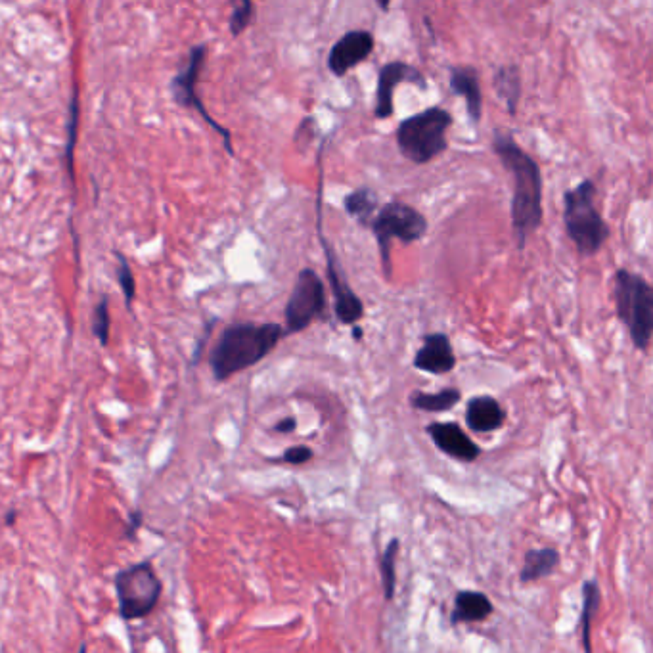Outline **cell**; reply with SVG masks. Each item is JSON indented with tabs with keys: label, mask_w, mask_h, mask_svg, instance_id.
Returning a JSON list of instances; mask_svg holds the SVG:
<instances>
[{
	"label": "cell",
	"mask_w": 653,
	"mask_h": 653,
	"mask_svg": "<svg viewBox=\"0 0 653 653\" xmlns=\"http://www.w3.org/2000/svg\"><path fill=\"white\" fill-rule=\"evenodd\" d=\"M493 152L512 177V230L516 246L523 251L544 221L541 165L519 146L512 133L502 129H495L493 133Z\"/></svg>",
	"instance_id": "cell-1"
},
{
	"label": "cell",
	"mask_w": 653,
	"mask_h": 653,
	"mask_svg": "<svg viewBox=\"0 0 653 653\" xmlns=\"http://www.w3.org/2000/svg\"><path fill=\"white\" fill-rule=\"evenodd\" d=\"M284 338L286 330L278 322L230 324L209 355L213 378L217 382H226L228 378L259 364L271 355Z\"/></svg>",
	"instance_id": "cell-2"
},
{
	"label": "cell",
	"mask_w": 653,
	"mask_h": 653,
	"mask_svg": "<svg viewBox=\"0 0 653 653\" xmlns=\"http://www.w3.org/2000/svg\"><path fill=\"white\" fill-rule=\"evenodd\" d=\"M596 184L585 179L563 194V226L581 257L598 255L608 242L609 225L596 207Z\"/></svg>",
	"instance_id": "cell-3"
},
{
	"label": "cell",
	"mask_w": 653,
	"mask_h": 653,
	"mask_svg": "<svg viewBox=\"0 0 653 653\" xmlns=\"http://www.w3.org/2000/svg\"><path fill=\"white\" fill-rule=\"evenodd\" d=\"M613 295L617 318L627 326L634 349L648 353L653 336V288L650 282L636 272L617 269Z\"/></svg>",
	"instance_id": "cell-4"
},
{
	"label": "cell",
	"mask_w": 653,
	"mask_h": 653,
	"mask_svg": "<svg viewBox=\"0 0 653 653\" xmlns=\"http://www.w3.org/2000/svg\"><path fill=\"white\" fill-rule=\"evenodd\" d=\"M452 123V113L441 106L406 117L397 127L399 152L414 165H426L439 158L449 148L447 131Z\"/></svg>",
	"instance_id": "cell-5"
},
{
	"label": "cell",
	"mask_w": 653,
	"mask_h": 653,
	"mask_svg": "<svg viewBox=\"0 0 653 653\" xmlns=\"http://www.w3.org/2000/svg\"><path fill=\"white\" fill-rule=\"evenodd\" d=\"M115 594L119 604V617L125 623L146 619L158 608L159 598L163 592V583L152 560L133 563L125 569H119L115 579Z\"/></svg>",
	"instance_id": "cell-6"
},
{
	"label": "cell",
	"mask_w": 653,
	"mask_h": 653,
	"mask_svg": "<svg viewBox=\"0 0 653 653\" xmlns=\"http://www.w3.org/2000/svg\"><path fill=\"white\" fill-rule=\"evenodd\" d=\"M428 228L426 215L408 203L393 200L378 209L370 230L380 248L385 278H391V242L399 240L405 246L420 242L428 234Z\"/></svg>",
	"instance_id": "cell-7"
},
{
	"label": "cell",
	"mask_w": 653,
	"mask_h": 653,
	"mask_svg": "<svg viewBox=\"0 0 653 653\" xmlns=\"http://www.w3.org/2000/svg\"><path fill=\"white\" fill-rule=\"evenodd\" d=\"M324 311H326L324 282L313 269H303L295 278L292 293L284 309L286 336L307 330Z\"/></svg>",
	"instance_id": "cell-8"
},
{
	"label": "cell",
	"mask_w": 653,
	"mask_h": 653,
	"mask_svg": "<svg viewBox=\"0 0 653 653\" xmlns=\"http://www.w3.org/2000/svg\"><path fill=\"white\" fill-rule=\"evenodd\" d=\"M320 200H322V182H320V188H318V203H316V209H318V236H320V244H322L324 255H326V276H328V282H330L332 293H334V313H336L339 324L355 326L364 316V303H362L361 297L355 293V290L351 288V284L347 280V274H345L341 263H339L336 251L332 248V244L326 240L324 232H322V217H320L322 215V202Z\"/></svg>",
	"instance_id": "cell-9"
},
{
	"label": "cell",
	"mask_w": 653,
	"mask_h": 653,
	"mask_svg": "<svg viewBox=\"0 0 653 653\" xmlns=\"http://www.w3.org/2000/svg\"><path fill=\"white\" fill-rule=\"evenodd\" d=\"M205 58H207V46L198 45L194 46L188 54V62L186 66L179 71V75L175 77L173 81V94H175V100L184 106V108H194L196 112L202 115L203 119L223 136V142H225L226 152L234 158V148H232V138H230V131L221 127L209 113L205 110L198 92H196V85H198V79H200V73H202L203 64H205Z\"/></svg>",
	"instance_id": "cell-10"
},
{
	"label": "cell",
	"mask_w": 653,
	"mask_h": 653,
	"mask_svg": "<svg viewBox=\"0 0 653 653\" xmlns=\"http://www.w3.org/2000/svg\"><path fill=\"white\" fill-rule=\"evenodd\" d=\"M408 83L418 87L420 91H428V79L426 75L416 68L401 60L387 62L378 71V87H376V104H374V115L376 119L385 121L395 112V91L399 85Z\"/></svg>",
	"instance_id": "cell-11"
},
{
	"label": "cell",
	"mask_w": 653,
	"mask_h": 653,
	"mask_svg": "<svg viewBox=\"0 0 653 653\" xmlns=\"http://www.w3.org/2000/svg\"><path fill=\"white\" fill-rule=\"evenodd\" d=\"M374 35L364 29H351L347 31L336 45L332 46L328 54V69L336 75L343 77L347 71L359 68L374 52Z\"/></svg>",
	"instance_id": "cell-12"
},
{
	"label": "cell",
	"mask_w": 653,
	"mask_h": 653,
	"mask_svg": "<svg viewBox=\"0 0 653 653\" xmlns=\"http://www.w3.org/2000/svg\"><path fill=\"white\" fill-rule=\"evenodd\" d=\"M456 366V355L452 349L451 338L443 332L426 334L422 345L414 355V368L431 376L449 374Z\"/></svg>",
	"instance_id": "cell-13"
},
{
	"label": "cell",
	"mask_w": 653,
	"mask_h": 653,
	"mask_svg": "<svg viewBox=\"0 0 653 653\" xmlns=\"http://www.w3.org/2000/svg\"><path fill=\"white\" fill-rule=\"evenodd\" d=\"M428 435L439 451L456 460L473 462L481 456V449L473 443L470 435L454 422L429 424Z\"/></svg>",
	"instance_id": "cell-14"
},
{
	"label": "cell",
	"mask_w": 653,
	"mask_h": 653,
	"mask_svg": "<svg viewBox=\"0 0 653 653\" xmlns=\"http://www.w3.org/2000/svg\"><path fill=\"white\" fill-rule=\"evenodd\" d=\"M449 89L452 96H458L466 102V110L477 127L483 119V91L479 73L472 66H454L449 69Z\"/></svg>",
	"instance_id": "cell-15"
},
{
	"label": "cell",
	"mask_w": 653,
	"mask_h": 653,
	"mask_svg": "<svg viewBox=\"0 0 653 653\" xmlns=\"http://www.w3.org/2000/svg\"><path fill=\"white\" fill-rule=\"evenodd\" d=\"M506 422V410L491 395L472 397L466 405V424L473 433H493Z\"/></svg>",
	"instance_id": "cell-16"
},
{
	"label": "cell",
	"mask_w": 653,
	"mask_h": 653,
	"mask_svg": "<svg viewBox=\"0 0 653 653\" xmlns=\"http://www.w3.org/2000/svg\"><path fill=\"white\" fill-rule=\"evenodd\" d=\"M493 615V604L483 592L473 590H460L454 598V611H452V625L460 623H479Z\"/></svg>",
	"instance_id": "cell-17"
},
{
	"label": "cell",
	"mask_w": 653,
	"mask_h": 653,
	"mask_svg": "<svg viewBox=\"0 0 653 653\" xmlns=\"http://www.w3.org/2000/svg\"><path fill=\"white\" fill-rule=\"evenodd\" d=\"M560 563V552L556 548H539L525 554V563L521 569V583H533L554 573Z\"/></svg>",
	"instance_id": "cell-18"
},
{
	"label": "cell",
	"mask_w": 653,
	"mask_h": 653,
	"mask_svg": "<svg viewBox=\"0 0 653 653\" xmlns=\"http://www.w3.org/2000/svg\"><path fill=\"white\" fill-rule=\"evenodd\" d=\"M493 87L500 100H504L506 110L514 117L518 113L519 98H521V73L516 64L500 66L493 77Z\"/></svg>",
	"instance_id": "cell-19"
},
{
	"label": "cell",
	"mask_w": 653,
	"mask_h": 653,
	"mask_svg": "<svg viewBox=\"0 0 653 653\" xmlns=\"http://www.w3.org/2000/svg\"><path fill=\"white\" fill-rule=\"evenodd\" d=\"M343 207L359 225L370 226L380 209V198L372 188H357L345 196Z\"/></svg>",
	"instance_id": "cell-20"
},
{
	"label": "cell",
	"mask_w": 653,
	"mask_h": 653,
	"mask_svg": "<svg viewBox=\"0 0 653 653\" xmlns=\"http://www.w3.org/2000/svg\"><path fill=\"white\" fill-rule=\"evenodd\" d=\"M460 399H462V393L456 387H445L437 393L414 391L410 395V406L416 410H424V412H449L451 408L460 403Z\"/></svg>",
	"instance_id": "cell-21"
},
{
	"label": "cell",
	"mask_w": 653,
	"mask_h": 653,
	"mask_svg": "<svg viewBox=\"0 0 653 653\" xmlns=\"http://www.w3.org/2000/svg\"><path fill=\"white\" fill-rule=\"evenodd\" d=\"M583 596H585L583 613H581L583 648H585V653H592V636H590L592 634V619H594L598 606H600V586L594 579L586 581L585 586H583Z\"/></svg>",
	"instance_id": "cell-22"
},
{
	"label": "cell",
	"mask_w": 653,
	"mask_h": 653,
	"mask_svg": "<svg viewBox=\"0 0 653 653\" xmlns=\"http://www.w3.org/2000/svg\"><path fill=\"white\" fill-rule=\"evenodd\" d=\"M397 554H399V541H393L387 544L380 560V571H382L383 594L385 600H393L395 596V586H397Z\"/></svg>",
	"instance_id": "cell-23"
},
{
	"label": "cell",
	"mask_w": 653,
	"mask_h": 653,
	"mask_svg": "<svg viewBox=\"0 0 653 653\" xmlns=\"http://www.w3.org/2000/svg\"><path fill=\"white\" fill-rule=\"evenodd\" d=\"M253 16H255V4L251 0H244V2L236 4L232 10V16H230V22H228L232 37L242 35L248 29L249 23L253 22Z\"/></svg>",
	"instance_id": "cell-24"
},
{
	"label": "cell",
	"mask_w": 653,
	"mask_h": 653,
	"mask_svg": "<svg viewBox=\"0 0 653 653\" xmlns=\"http://www.w3.org/2000/svg\"><path fill=\"white\" fill-rule=\"evenodd\" d=\"M92 332L98 338V341L106 347L110 343V307H108V299L102 297L100 303L94 309V324H92Z\"/></svg>",
	"instance_id": "cell-25"
},
{
	"label": "cell",
	"mask_w": 653,
	"mask_h": 653,
	"mask_svg": "<svg viewBox=\"0 0 653 653\" xmlns=\"http://www.w3.org/2000/svg\"><path fill=\"white\" fill-rule=\"evenodd\" d=\"M77 127H79V94L75 91L73 100H71V110H69L68 148H66L69 177H73V152H75V142H77Z\"/></svg>",
	"instance_id": "cell-26"
},
{
	"label": "cell",
	"mask_w": 653,
	"mask_h": 653,
	"mask_svg": "<svg viewBox=\"0 0 653 653\" xmlns=\"http://www.w3.org/2000/svg\"><path fill=\"white\" fill-rule=\"evenodd\" d=\"M117 280H119V286H121V290H123V293H125L127 305H131V303H133V299H135L136 292L135 276H133V271H131V267H129L127 259H123V257H119Z\"/></svg>",
	"instance_id": "cell-27"
},
{
	"label": "cell",
	"mask_w": 653,
	"mask_h": 653,
	"mask_svg": "<svg viewBox=\"0 0 653 653\" xmlns=\"http://www.w3.org/2000/svg\"><path fill=\"white\" fill-rule=\"evenodd\" d=\"M313 456H315L313 449H309V447H305V445H297V447L286 449L284 454H282V460H284L286 464H290V466H303V464L311 462Z\"/></svg>",
	"instance_id": "cell-28"
},
{
	"label": "cell",
	"mask_w": 653,
	"mask_h": 653,
	"mask_svg": "<svg viewBox=\"0 0 653 653\" xmlns=\"http://www.w3.org/2000/svg\"><path fill=\"white\" fill-rule=\"evenodd\" d=\"M142 523H144V514H142V510H133V512L127 516V523H125V533H123V537H125L127 541H133L136 535H138Z\"/></svg>",
	"instance_id": "cell-29"
},
{
	"label": "cell",
	"mask_w": 653,
	"mask_h": 653,
	"mask_svg": "<svg viewBox=\"0 0 653 653\" xmlns=\"http://www.w3.org/2000/svg\"><path fill=\"white\" fill-rule=\"evenodd\" d=\"M295 429H297V420L295 418H284L274 426L276 433H293Z\"/></svg>",
	"instance_id": "cell-30"
},
{
	"label": "cell",
	"mask_w": 653,
	"mask_h": 653,
	"mask_svg": "<svg viewBox=\"0 0 653 653\" xmlns=\"http://www.w3.org/2000/svg\"><path fill=\"white\" fill-rule=\"evenodd\" d=\"M18 514H20V512L12 508V510H10L8 514H6V519H4V525H6V527H12V525L16 523V519H18Z\"/></svg>",
	"instance_id": "cell-31"
},
{
	"label": "cell",
	"mask_w": 653,
	"mask_h": 653,
	"mask_svg": "<svg viewBox=\"0 0 653 653\" xmlns=\"http://www.w3.org/2000/svg\"><path fill=\"white\" fill-rule=\"evenodd\" d=\"M362 338H364V330H362V326L355 324V326H353V339H355L357 343H361Z\"/></svg>",
	"instance_id": "cell-32"
},
{
	"label": "cell",
	"mask_w": 653,
	"mask_h": 653,
	"mask_svg": "<svg viewBox=\"0 0 653 653\" xmlns=\"http://www.w3.org/2000/svg\"><path fill=\"white\" fill-rule=\"evenodd\" d=\"M376 4L382 8L383 12H387V10L391 8V2H389V0H378Z\"/></svg>",
	"instance_id": "cell-33"
},
{
	"label": "cell",
	"mask_w": 653,
	"mask_h": 653,
	"mask_svg": "<svg viewBox=\"0 0 653 653\" xmlns=\"http://www.w3.org/2000/svg\"><path fill=\"white\" fill-rule=\"evenodd\" d=\"M79 653H89L87 652V644H85V642L79 646Z\"/></svg>",
	"instance_id": "cell-34"
}]
</instances>
